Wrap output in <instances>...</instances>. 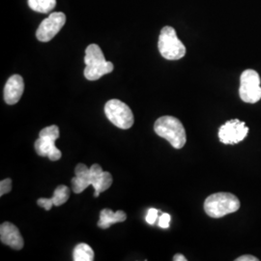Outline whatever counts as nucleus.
<instances>
[{"label":"nucleus","instance_id":"20e7f679","mask_svg":"<svg viewBox=\"0 0 261 261\" xmlns=\"http://www.w3.org/2000/svg\"><path fill=\"white\" fill-rule=\"evenodd\" d=\"M158 47L160 54L168 60H179L186 55V47L171 27H165L161 30Z\"/></svg>","mask_w":261,"mask_h":261},{"label":"nucleus","instance_id":"39448f33","mask_svg":"<svg viewBox=\"0 0 261 261\" xmlns=\"http://www.w3.org/2000/svg\"><path fill=\"white\" fill-rule=\"evenodd\" d=\"M59 128L56 125L48 126L41 130L39 139L34 144L38 155L47 157L53 162L60 160L62 156L61 151L56 146V141L59 139Z\"/></svg>","mask_w":261,"mask_h":261},{"label":"nucleus","instance_id":"9d476101","mask_svg":"<svg viewBox=\"0 0 261 261\" xmlns=\"http://www.w3.org/2000/svg\"><path fill=\"white\" fill-rule=\"evenodd\" d=\"M90 169V185L93 186L95 193L94 196L98 197L101 193L107 191L110 187L112 186V174L109 171H103L101 166L98 164H94L91 166Z\"/></svg>","mask_w":261,"mask_h":261},{"label":"nucleus","instance_id":"0eeeda50","mask_svg":"<svg viewBox=\"0 0 261 261\" xmlns=\"http://www.w3.org/2000/svg\"><path fill=\"white\" fill-rule=\"evenodd\" d=\"M261 80L258 73L252 69L245 70L240 76L239 95L243 102L257 103L261 99Z\"/></svg>","mask_w":261,"mask_h":261},{"label":"nucleus","instance_id":"423d86ee","mask_svg":"<svg viewBox=\"0 0 261 261\" xmlns=\"http://www.w3.org/2000/svg\"><path fill=\"white\" fill-rule=\"evenodd\" d=\"M105 113L108 119L120 129L127 130L134 125L133 112L128 105L120 100H110L105 106Z\"/></svg>","mask_w":261,"mask_h":261},{"label":"nucleus","instance_id":"9b49d317","mask_svg":"<svg viewBox=\"0 0 261 261\" xmlns=\"http://www.w3.org/2000/svg\"><path fill=\"white\" fill-rule=\"evenodd\" d=\"M0 239L1 242L14 250H21L24 245L18 227L8 222L3 223L0 226Z\"/></svg>","mask_w":261,"mask_h":261},{"label":"nucleus","instance_id":"4be33fe9","mask_svg":"<svg viewBox=\"0 0 261 261\" xmlns=\"http://www.w3.org/2000/svg\"><path fill=\"white\" fill-rule=\"evenodd\" d=\"M236 261H258V258L253 256V255H250V254H246V255H242L238 258L235 259Z\"/></svg>","mask_w":261,"mask_h":261},{"label":"nucleus","instance_id":"f257e3e1","mask_svg":"<svg viewBox=\"0 0 261 261\" xmlns=\"http://www.w3.org/2000/svg\"><path fill=\"white\" fill-rule=\"evenodd\" d=\"M159 137L168 140L172 147L181 149L186 144V130L181 121L173 116H162L154 124Z\"/></svg>","mask_w":261,"mask_h":261},{"label":"nucleus","instance_id":"f3484780","mask_svg":"<svg viewBox=\"0 0 261 261\" xmlns=\"http://www.w3.org/2000/svg\"><path fill=\"white\" fill-rule=\"evenodd\" d=\"M69 196H70V190L68 187L64 185L57 187L54 193V196L51 197L54 205L60 206L64 204L69 199Z\"/></svg>","mask_w":261,"mask_h":261},{"label":"nucleus","instance_id":"1a4fd4ad","mask_svg":"<svg viewBox=\"0 0 261 261\" xmlns=\"http://www.w3.org/2000/svg\"><path fill=\"white\" fill-rule=\"evenodd\" d=\"M66 16L61 12L51 13L47 19H44L39 25L36 37L41 42H48L64 27Z\"/></svg>","mask_w":261,"mask_h":261},{"label":"nucleus","instance_id":"f03ea898","mask_svg":"<svg viewBox=\"0 0 261 261\" xmlns=\"http://www.w3.org/2000/svg\"><path fill=\"white\" fill-rule=\"evenodd\" d=\"M84 76L88 81H97L103 75L112 73L114 66L112 62L107 61L103 50L96 44L89 45L85 49L84 56Z\"/></svg>","mask_w":261,"mask_h":261},{"label":"nucleus","instance_id":"5701e85b","mask_svg":"<svg viewBox=\"0 0 261 261\" xmlns=\"http://www.w3.org/2000/svg\"><path fill=\"white\" fill-rule=\"evenodd\" d=\"M173 260L174 261H186L187 258L183 255V254H181V253H177V254H175L174 256H173Z\"/></svg>","mask_w":261,"mask_h":261},{"label":"nucleus","instance_id":"dca6fc26","mask_svg":"<svg viewBox=\"0 0 261 261\" xmlns=\"http://www.w3.org/2000/svg\"><path fill=\"white\" fill-rule=\"evenodd\" d=\"M28 5L35 12L47 14L55 9L56 0H28Z\"/></svg>","mask_w":261,"mask_h":261},{"label":"nucleus","instance_id":"a211bd4d","mask_svg":"<svg viewBox=\"0 0 261 261\" xmlns=\"http://www.w3.org/2000/svg\"><path fill=\"white\" fill-rule=\"evenodd\" d=\"M12 190V180L7 178L0 182V196L8 194Z\"/></svg>","mask_w":261,"mask_h":261},{"label":"nucleus","instance_id":"2eb2a0df","mask_svg":"<svg viewBox=\"0 0 261 261\" xmlns=\"http://www.w3.org/2000/svg\"><path fill=\"white\" fill-rule=\"evenodd\" d=\"M73 259L75 261L93 260L94 252L92 248L84 243L76 245L73 252Z\"/></svg>","mask_w":261,"mask_h":261},{"label":"nucleus","instance_id":"6e6552de","mask_svg":"<svg viewBox=\"0 0 261 261\" xmlns=\"http://www.w3.org/2000/svg\"><path fill=\"white\" fill-rule=\"evenodd\" d=\"M249 128L245 122L232 119L224 123L219 130V139L224 144H236L245 140L248 136Z\"/></svg>","mask_w":261,"mask_h":261},{"label":"nucleus","instance_id":"4468645a","mask_svg":"<svg viewBox=\"0 0 261 261\" xmlns=\"http://www.w3.org/2000/svg\"><path fill=\"white\" fill-rule=\"evenodd\" d=\"M126 219H127V215L121 210L112 212L111 209H103L100 213V220L98 222V226L103 229H107L112 224L122 223L126 221Z\"/></svg>","mask_w":261,"mask_h":261},{"label":"nucleus","instance_id":"6ab92c4d","mask_svg":"<svg viewBox=\"0 0 261 261\" xmlns=\"http://www.w3.org/2000/svg\"><path fill=\"white\" fill-rule=\"evenodd\" d=\"M159 211L155 208H151L148 210L147 215H146V222L147 224H155V223L157 222V219H158Z\"/></svg>","mask_w":261,"mask_h":261},{"label":"nucleus","instance_id":"aec40b11","mask_svg":"<svg viewBox=\"0 0 261 261\" xmlns=\"http://www.w3.org/2000/svg\"><path fill=\"white\" fill-rule=\"evenodd\" d=\"M171 221V217L168 213H163L161 217L159 218V226L162 228H168L169 227V223Z\"/></svg>","mask_w":261,"mask_h":261},{"label":"nucleus","instance_id":"ddd939ff","mask_svg":"<svg viewBox=\"0 0 261 261\" xmlns=\"http://www.w3.org/2000/svg\"><path fill=\"white\" fill-rule=\"evenodd\" d=\"M75 177L72 179L73 191L75 194H81L90 186V169L84 164H79L75 167Z\"/></svg>","mask_w":261,"mask_h":261},{"label":"nucleus","instance_id":"7ed1b4c3","mask_svg":"<svg viewBox=\"0 0 261 261\" xmlns=\"http://www.w3.org/2000/svg\"><path fill=\"white\" fill-rule=\"evenodd\" d=\"M240 200L230 193H217L208 196L204 201L206 214L219 219L239 210Z\"/></svg>","mask_w":261,"mask_h":261},{"label":"nucleus","instance_id":"412c9836","mask_svg":"<svg viewBox=\"0 0 261 261\" xmlns=\"http://www.w3.org/2000/svg\"><path fill=\"white\" fill-rule=\"evenodd\" d=\"M38 205L40 206V207H43V208H45L47 211L48 210H50L51 209V207L54 205V202H53V199H51V197L50 198H39L37 200Z\"/></svg>","mask_w":261,"mask_h":261},{"label":"nucleus","instance_id":"f8f14e48","mask_svg":"<svg viewBox=\"0 0 261 261\" xmlns=\"http://www.w3.org/2000/svg\"><path fill=\"white\" fill-rule=\"evenodd\" d=\"M24 91V82L22 76L14 75L10 76L9 80L4 87V100L8 105L18 103Z\"/></svg>","mask_w":261,"mask_h":261}]
</instances>
